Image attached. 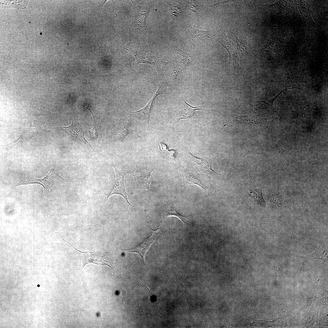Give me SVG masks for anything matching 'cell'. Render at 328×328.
Returning <instances> with one entry per match:
<instances>
[{"label": "cell", "mask_w": 328, "mask_h": 328, "mask_svg": "<svg viewBox=\"0 0 328 328\" xmlns=\"http://www.w3.org/2000/svg\"><path fill=\"white\" fill-rule=\"evenodd\" d=\"M72 182L61 177L55 166L43 178L38 179L29 176L22 177L15 185V187L22 185L37 183L42 185L45 193H49L51 188L55 185L64 182Z\"/></svg>", "instance_id": "cell-1"}, {"label": "cell", "mask_w": 328, "mask_h": 328, "mask_svg": "<svg viewBox=\"0 0 328 328\" xmlns=\"http://www.w3.org/2000/svg\"><path fill=\"white\" fill-rule=\"evenodd\" d=\"M113 166L115 170V181L114 186L109 193H104L105 198L104 201V202H106L108 198L114 194H118L122 195L129 205L133 206V205L131 204L128 201L127 194L125 192L124 184L125 176L128 173L131 174L132 171H131L120 163H118L114 164Z\"/></svg>", "instance_id": "cell-2"}, {"label": "cell", "mask_w": 328, "mask_h": 328, "mask_svg": "<svg viewBox=\"0 0 328 328\" xmlns=\"http://www.w3.org/2000/svg\"><path fill=\"white\" fill-rule=\"evenodd\" d=\"M135 57L138 63H147L155 67L160 74L162 72L161 69L162 61L159 57L155 56L150 53L147 50L138 44H131L126 49Z\"/></svg>", "instance_id": "cell-3"}, {"label": "cell", "mask_w": 328, "mask_h": 328, "mask_svg": "<svg viewBox=\"0 0 328 328\" xmlns=\"http://www.w3.org/2000/svg\"><path fill=\"white\" fill-rule=\"evenodd\" d=\"M63 240L82 254L83 268L86 265L91 263L107 266L112 269L113 265L111 263L109 258L108 257L109 252H104L99 251H81L77 250L63 239Z\"/></svg>", "instance_id": "cell-4"}, {"label": "cell", "mask_w": 328, "mask_h": 328, "mask_svg": "<svg viewBox=\"0 0 328 328\" xmlns=\"http://www.w3.org/2000/svg\"><path fill=\"white\" fill-rule=\"evenodd\" d=\"M149 227L151 229V234L149 237L145 238L142 242L132 248L123 249L126 251L138 253L142 258L143 264L145 266L146 265L144 262L145 254L150 245L158 238L160 233L159 227L155 230L152 229L150 227Z\"/></svg>", "instance_id": "cell-5"}, {"label": "cell", "mask_w": 328, "mask_h": 328, "mask_svg": "<svg viewBox=\"0 0 328 328\" xmlns=\"http://www.w3.org/2000/svg\"><path fill=\"white\" fill-rule=\"evenodd\" d=\"M192 59L190 54L183 52L176 47L173 52V65L175 70L174 77L190 63Z\"/></svg>", "instance_id": "cell-6"}, {"label": "cell", "mask_w": 328, "mask_h": 328, "mask_svg": "<svg viewBox=\"0 0 328 328\" xmlns=\"http://www.w3.org/2000/svg\"><path fill=\"white\" fill-rule=\"evenodd\" d=\"M54 128L64 130L73 138L93 148L85 139L84 128L79 122L72 121L71 124L68 126Z\"/></svg>", "instance_id": "cell-7"}, {"label": "cell", "mask_w": 328, "mask_h": 328, "mask_svg": "<svg viewBox=\"0 0 328 328\" xmlns=\"http://www.w3.org/2000/svg\"><path fill=\"white\" fill-rule=\"evenodd\" d=\"M161 86V85H159L155 94L145 107L138 111L130 112L132 116L138 118L142 121L146 128H149V116L153 101L157 95L163 93Z\"/></svg>", "instance_id": "cell-8"}, {"label": "cell", "mask_w": 328, "mask_h": 328, "mask_svg": "<svg viewBox=\"0 0 328 328\" xmlns=\"http://www.w3.org/2000/svg\"><path fill=\"white\" fill-rule=\"evenodd\" d=\"M160 210L164 216L168 217L174 216L178 217L183 222L184 225L188 226V221L190 216H183L177 212L175 209L172 200L170 201L168 199L162 203L160 206Z\"/></svg>", "instance_id": "cell-9"}, {"label": "cell", "mask_w": 328, "mask_h": 328, "mask_svg": "<svg viewBox=\"0 0 328 328\" xmlns=\"http://www.w3.org/2000/svg\"><path fill=\"white\" fill-rule=\"evenodd\" d=\"M153 170L145 169L132 171L131 174L134 177L136 186L138 187L149 190L151 173Z\"/></svg>", "instance_id": "cell-10"}, {"label": "cell", "mask_w": 328, "mask_h": 328, "mask_svg": "<svg viewBox=\"0 0 328 328\" xmlns=\"http://www.w3.org/2000/svg\"><path fill=\"white\" fill-rule=\"evenodd\" d=\"M201 109V107H193L187 103L184 100L183 102L179 104L177 109L176 122H178L181 119H186L192 117L195 111Z\"/></svg>", "instance_id": "cell-11"}, {"label": "cell", "mask_w": 328, "mask_h": 328, "mask_svg": "<svg viewBox=\"0 0 328 328\" xmlns=\"http://www.w3.org/2000/svg\"><path fill=\"white\" fill-rule=\"evenodd\" d=\"M189 28L191 37L193 40L202 45H208L212 36L210 31L196 29L190 26Z\"/></svg>", "instance_id": "cell-12"}, {"label": "cell", "mask_w": 328, "mask_h": 328, "mask_svg": "<svg viewBox=\"0 0 328 328\" xmlns=\"http://www.w3.org/2000/svg\"><path fill=\"white\" fill-rule=\"evenodd\" d=\"M180 170L183 177V182L185 184H195L203 189H206V187L200 180L194 174L189 172L183 166L180 167Z\"/></svg>", "instance_id": "cell-13"}, {"label": "cell", "mask_w": 328, "mask_h": 328, "mask_svg": "<svg viewBox=\"0 0 328 328\" xmlns=\"http://www.w3.org/2000/svg\"><path fill=\"white\" fill-rule=\"evenodd\" d=\"M327 246L321 244L313 253L306 256H300L299 257L307 259H317L326 261H327Z\"/></svg>", "instance_id": "cell-14"}, {"label": "cell", "mask_w": 328, "mask_h": 328, "mask_svg": "<svg viewBox=\"0 0 328 328\" xmlns=\"http://www.w3.org/2000/svg\"><path fill=\"white\" fill-rule=\"evenodd\" d=\"M282 92L281 91L274 97L265 100L259 101L255 104H252L249 103L250 104L254 107L255 109L267 110L272 107L273 103L274 101Z\"/></svg>", "instance_id": "cell-15"}, {"label": "cell", "mask_w": 328, "mask_h": 328, "mask_svg": "<svg viewBox=\"0 0 328 328\" xmlns=\"http://www.w3.org/2000/svg\"><path fill=\"white\" fill-rule=\"evenodd\" d=\"M223 46L227 50L229 56V62L234 66L235 70H239L240 68L239 57L235 51L225 45Z\"/></svg>", "instance_id": "cell-16"}, {"label": "cell", "mask_w": 328, "mask_h": 328, "mask_svg": "<svg viewBox=\"0 0 328 328\" xmlns=\"http://www.w3.org/2000/svg\"><path fill=\"white\" fill-rule=\"evenodd\" d=\"M249 195L260 204H264V201L261 193L258 190H250L249 193Z\"/></svg>", "instance_id": "cell-17"}, {"label": "cell", "mask_w": 328, "mask_h": 328, "mask_svg": "<svg viewBox=\"0 0 328 328\" xmlns=\"http://www.w3.org/2000/svg\"><path fill=\"white\" fill-rule=\"evenodd\" d=\"M170 5L171 8L172 10V14L174 17H178L181 13V8L180 6L176 3H171Z\"/></svg>", "instance_id": "cell-18"}, {"label": "cell", "mask_w": 328, "mask_h": 328, "mask_svg": "<svg viewBox=\"0 0 328 328\" xmlns=\"http://www.w3.org/2000/svg\"><path fill=\"white\" fill-rule=\"evenodd\" d=\"M96 126L94 125L93 127L90 128L89 131L90 138L91 139H96L98 136Z\"/></svg>", "instance_id": "cell-19"}, {"label": "cell", "mask_w": 328, "mask_h": 328, "mask_svg": "<svg viewBox=\"0 0 328 328\" xmlns=\"http://www.w3.org/2000/svg\"><path fill=\"white\" fill-rule=\"evenodd\" d=\"M23 132H23L22 133V134L20 135L19 138L16 141L14 142H13L11 144H16L18 143H17L20 142H23L24 141H25V140H27L26 139L27 138H26V133H24Z\"/></svg>", "instance_id": "cell-20"}, {"label": "cell", "mask_w": 328, "mask_h": 328, "mask_svg": "<svg viewBox=\"0 0 328 328\" xmlns=\"http://www.w3.org/2000/svg\"><path fill=\"white\" fill-rule=\"evenodd\" d=\"M168 157L170 160H175L176 156V151L174 150L169 151L167 152Z\"/></svg>", "instance_id": "cell-21"}, {"label": "cell", "mask_w": 328, "mask_h": 328, "mask_svg": "<svg viewBox=\"0 0 328 328\" xmlns=\"http://www.w3.org/2000/svg\"><path fill=\"white\" fill-rule=\"evenodd\" d=\"M158 144L160 151H165L168 150V147L165 143L161 142Z\"/></svg>", "instance_id": "cell-22"}, {"label": "cell", "mask_w": 328, "mask_h": 328, "mask_svg": "<svg viewBox=\"0 0 328 328\" xmlns=\"http://www.w3.org/2000/svg\"><path fill=\"white\" fill-rule=\"evenodd\" d=\"M138 280H139V282H141V283H142V285H144V286H145V287H146V288H147V289H148V290H149V292H150V293H151V294L152 295V293H151V292L150 291V290H149V289L148 288V287H146V286H145V285H144V284H143V283H142V282H141V281H140V280H139V279H138Z\"/></svg>", "instance_id": "cell-23"}, {"label": "cell", "mask_w": 328, "mask_h": 328, "mask_svg": "<svg viewBox=\"0 0 328 328\" xmlns=\"http://www.w3.org/2000/svg\"><path fill=\"white\" fill-rule=\"evenodd\" d=\"M310 16H311V19H312V20H313V22H314V23L316 24L313 21V18H312V17L311 16V15H310Z\"/></svg>", "instance_id": "cell-24"}, {"label": "cell", "mask_w": 328, "mask_h": 328, "mask_svg": "<svg viewBox=\"0 0 328 328\" xmlns=\"http://www.w3.org/2000/svg\"><path fill=\"white\" fill-rule=\"evenodd\" d=\"M283 1H284L285 2H286L287 3V2H286L285 1H284V0H283Z\"/></svg>", "instance_id": "cell-25"}, {"label": "cell", "mask_w": 328, "mask_h": 328, "mask_svg": "<svg viewBox=\"0 0 328 328\" xmlns=\"http://www.w3.org/2000/svg\"><path fill=\"white\" fill-rule=\"evenodd\" d=\"M39 286H40L39 285H37V286L38 287H39Z\"/></svg>", "instance_id": "cell-26"}, {"label": "cell", "mask_w": 328, "mask_h": 328, "mask_svg": "<svg viewBox=\"0 0 328 328\" xmlns=\"http://www.w3.org/2000/svg\"><path fill=\"white\" fill-rule=\"evenodd\" d=\"M304 5H305V6H306V4H305V3H304Z\"/></svg>", "instance_id": "cell-27"}, {"label": "cell", "mask_w": 328, "mask_h": 328, "mask_svg": "<svg viewBox=\"0 0 328 328\" xmlns=\"http://www.w3.org/2000/svg\"><path fill=\"white\" fill-rule=\"evenodd\" d=\"M282 5H283V6H284V5H283V4H282Z\"/></svg>", "instance_id": "cell-28"}, {"label": "cell", "mask_w": 328, "mask_h": 328, "mask_svg": "<svg viewBox=\"0 0 328 328\" xmlns=\"http://www.w3.org/2000/svg\"><path fill=\"white\" fill-rule=\"evenodd\" d=\"M305 12H306L307 13H308V12H306V11H305Z\"/></svg>", "instance_id": "cell-29"}]
</instances>
